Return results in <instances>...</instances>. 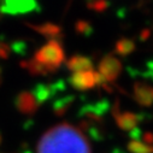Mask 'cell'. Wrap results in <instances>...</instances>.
<instances>
[{"label": "cell", "instance_id": "1", "mask_svg": "<svg viewBox=\"0 0 153 153\" xmlns=\"http://www.w3.org/2000/svg\"><path fill=\"white\" fill-rule=\"evenodd\" d=\"M37 153H92L85 134L69 123L48 129L37 143Z\"/></svg>", "mask_w": 153, "mask_h": 153}, {"label": "cell", "instance_id": "2", "mask_svg": "<svg viewBox=\"0 0 153 153\" xmlns=\"http://www.w3.org/2000/svg\"><path fill=\"white\" fill-rule=\"evenodd\" d=\"M33 59L42 65L48 74H53L65 60V53L60 41L50 40L46 45L35 52Z\"/></svg>", "mask_w": 153, "mask_h": 153}, {"label": "cell", "instance_id": "3", "mask_svg": "<svg viewBox=\"0 0 153 153\" xmlns=\"http://www.w3.org/2000/svg\"><path fill=\"white\" fill-rule=\"evenodd\" d=\"M108 107H110L108 101L105 100V99H101V100L87 104L83 107H81V110L79 112V116L83 121H88V122H92V123L101 124L102 123V117L108 111Z\"/></svg>", "mask_w": 153, "mask_h": 153}, {"label": "cell", "instance_id": "4", "mask_svg": "<svg viewBox=\"0 0 153 153\" xmlns=\"http://www.w3.org/2000/svg\"><path fill=\"white\" fill-rule=\"evenodd\" d=\"M112 116L114 118V122H116L117 127L121 130L129 131V133L133 131L134 129H136L139 122L141 121L140 114H136V113L130 112V111L122 112L118 100H116L114 105L112 106Z\"/></svg>", "mask_w": 153, "mask_h": 153}, {"label": "cell", "instance_id": "5", "mask_svg": "<svg viewBox=\"0 0 153 153\" xmlns=\"http://www.w3.org/2000/svg\"><path fill=\"white\" fill-rule=\"evenodd\" d=\"M98 72L107 83H113L120 77L122 72V63L112 54H107L99 63Z\"/></svg>", "mask_w": 153, "mask_h": 153}, {"label": "cell", "instance_id": "6", "mask_svg": "<svg viewBox=\"0 0 153 153\" xmlns=\"http://www.w3.org/2000/svg\"><path fill=\"white\" fill-rule=\"evenodd\" d=\"M69 83L72 88L77 91H89L97 86L95 82V71H81L74 72L69 77Z\"/></svg>", "mask_w": 153, "mask_h": 153}, {"label": "cell", "instance_id": "7", "mask_svg": "<svg viewBox=\"0 0 153 153\" xmlns=\"http://www.w3.org/2000/svg\"><path fill=\"white\" fill-rule=\"evenodd\" d=\"M35 9H37V4L35 0H5L4 5L0 7L3 12L11 15L28 13Z\"/></svg>", "mask_w": 153, "mask_h": 153}, {"label": "cell", "instance_id": "8", "mask_svg": "<svg viewBox=\"0 0 153 153\" xmlns=\"http://www.w3.org/2000/svg\"><path fill=\"white\" fill-rule=\"evenodd\" d=\"M134 100L143 107H149L153 105V87L146 82L137 81L133 86Z\"/></svg>", "mask_w": 153, "mask_h": 153}, {"label": "cell", "instance_id": "9", "mask_svg": "<svg viewBox=\"0 0 153 153\" xmlns=\"http://www.w3.org/2000/svg\"><path fill=\"white\" fill-rule=\"evenodd\" d=\"M16 107L17 110L27 116L34 114L39 108V102L36 101L34 94L31 92H21L16 98Z\"/></svg>", "mask_w": 153, "mask_h": 153}, {"label": "cell", "instance_id": "10", "mask_svg": "<svg viewBox=\"0 0 153 153\" xmlns=\"http://www.w3.org/2000/svg\"><path fill=\"white\" fill-rule=\"evenodd\" d=\"M29 28L35 30L36 33L41 34L42 36L47 37L48 40H56L59 41L63 37V30L59 25L53 24V23H44L40 25H35V24H28Z\"/></svg>", "mask_w": 153, "mask_h": 153}, {"label": "cell", "instance_id": "11", "mask_svg": "<svg viewBox=\"0 0 153 153\" xmlns=\"http://www.w3.org/2000/svg\"><path fill=\"white\" fill-rule=\"evenodd\" d=\"M66 68L72 72H81L93 70V63L88 57L85 56H72L66 60Z\"/></svg>", "mask_w": 153, "mask_h": 153}, {"label": "cell", "instance_id": "12", "mask_svg": "<svg viewBox=\"0 0 153 153\" xmlns=\"http://www.w3.org/2000/svg\"><path fill=\"white\" fill-rule=\"evenodd\" d=\"M134 51H135V42L130 39H127V37H122L114 45V52L122 57L129 56Z\"/></svg>", "mask_w": 153, "mask_h": 153}, {"label": "cell", "instance_id": "13", "mask_svg": "<svg viewBox=\"0 0 153 153\" xmlns=\"http://www.w3.org/2000/svg\"><path fill=\"white\" fill-rule=\"evenodd\" d=\"M75 100V97L70 95V97H64V98H59L54 101L53 104V111L57 116H64L68 112V110L71 107L72 102Z\"/></svg>", "mask_w": 153, "mask_h": 153}, {"label": "cell", "instance_id": "14", "mask_svg": "<svg viewBox=\"0 0 153 153\" xmlns=\"http://www.w3.org/2000/svg\"><path fill=\"white\" fill-rule=\"evenodd\" d=\"M127 148L130 153H153V146L146 145L140 140H130Z\"/></svg>", "mask_w": 153, "mask_h": 153}, {"label": "cell", "instance_id": "15", "mask_svg": "<svg viewBox=\"0 0 153 153\" xmlns=\"http://www.w3.org/2000/svg\"><path fill=\"white\" fill-rule=\"evenodd\" d=\"M75 29H76V31H77L79 34L85 35V36L91 35L92 31H93L92 25H91L87 21H83V19H80V21L76 22V24H75Z\"/></svg>", "mask_w": 153, "mask_h": 153}, {"label": "cell", "instance_id": "16", "mask_svg": "<svg viewBox=\"0 0 153 153\" xmlns=\"http://www.w3.org/2000/svg\"><path fill=\"white\" fill-rule=\"evenodd\" d=\"M88 9L97 11V12H104L108 7V3L106 0H91L88 3Z\"/></svg>", "mask_w": 153, "mask_h": 153}, {"label": "cell", "instance_id": "17", "mask_svg": "<svg viewBox=\"0 0 153 153\" xmlns=\"http://www.w3.org/2000/svg\"><path fill=\"white\" fill-rule=\"evenodd\" d=\"M10 56V46L3 41H0V58L6 59Z\"/></svg>", "mask_w": 153, "mask_h": 153}, {"label": "cell", "instance_id": "18", "mask_svg": "<svg viewBox=\"0 0 153 153\" xmlns=\"http://www.w3.org/2000/svg\"><path fill=\"white\" fill-rule=\"evenodd\" d=\"M142 142L143 143H146V145H149V146H153V133H149V131H147V133H143L142 134Z\"/></svg>", "mask_w": 153, "mask_h": 153}, {"label": "cell", "instance_id": "19", "mask_svg": "<svg viewBox=\"0 0 153 153\" xmlns=\"http://www.w3.org/2000/svg\"><path fill=\"white\" fill-rule=\"evenodd\" d=\"M148 36H149V30L148 29L142 30V33H141V40H147Z\"/></svg>", "mask_w": 153, "mask_h": 153}, {"label": "cell", "instance_id": "20", "mask_svg": "<svg viewBox=\"0 0 153 153\" xmlns=\"http://www.w3.org/2000/svg\"><path fill=\"white\" fill-rule=\"evenodd\" d=\"M25 153H30V152H25Z\"/></svg>", "mask_w": 153, "mask_h": 153}, {"label": "cell", "instance_id": "21", "mask_svg": "<svg viewBox=\"0 0 153 153\" xmlns=\"http://www.w3.org/2000/svg\"><path fill=\"white\" fill-rule=\"evenodd\" d=\"M0 141H1V137H0Z\"/></svg>", "mask_w": 153, "mask_h": 153}, {"label": "cell", "instance_id": "22", "mask_svg": "<svg viewBox=\"0 0 153 153\" xmlns=\"http://www.w3.org/2000/svg\"><path fill=\"white\" fill-rule=\"evenodd\" d=\"M0 74H1V71H0Z\"/></svg>", "mask_w": 153, "mask_h": 153}]
</instances>
